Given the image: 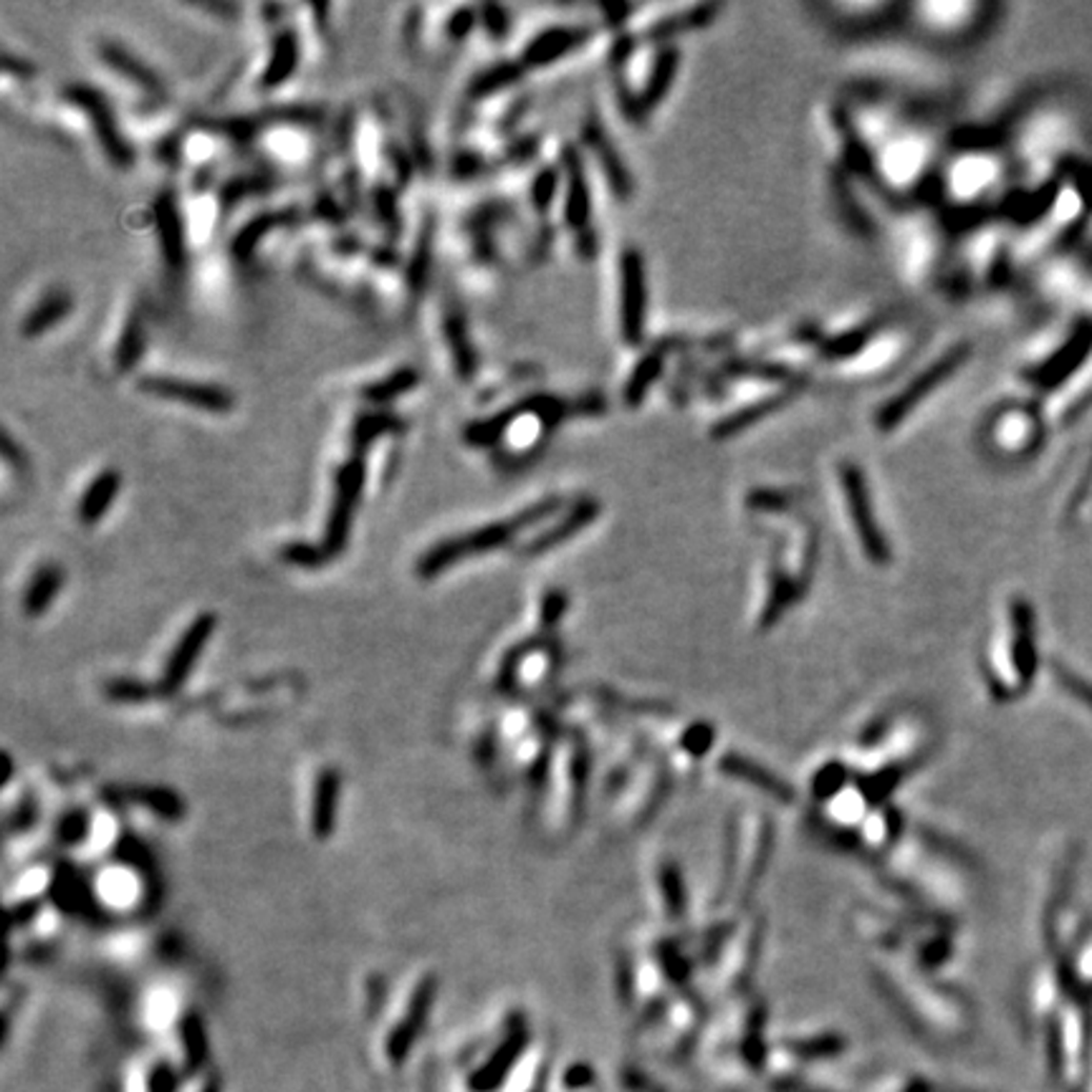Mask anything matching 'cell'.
Instances as JSON below:
<instances>
[{"mask_svg": "<svg viewBox=\"0 0 1092 1092\" xmlns=\"http://www.w3.org/2000/svg\"><path fill=\"white\" fill-rule=\"evenodd\" d=\"M420 382V372L412 367H400L392 375H387L385 380L372 382L362 390V398L372 405H387L392 400L403 398V395L412 392Z\"/></svg>", "mask_w": 1092, "mask_h": 1092, "instance_id": "obj_32", "label": "cell"}, {"mask_svg": "<svg viewBox=\"0 0 1092 1092\" xmlns=\"http://www.w3.org/2000/svg\"><path fill=\"white\" fill-rule=\"evenodd\" d=\"M598 513H600L598 501L580 499L574 506H569V511L564 513V517H560L554 524L546 526L544 531H539L537 537L529 539V542L524 544V549H521V554L539 557V554H546V551L557 549V546L567 542V539L577 537V533L585 529L587 524H592Z\"/></svg>", "mask_w": 1092, "mask_h": 1092, "instance_id": "obj_16", "label": "cell"}, {"mask_svg": "<svg viewBox=\"0 0 1092 1092\" xmlns=\"http://www.w3.org/2000/svg\"><path fill=\"white\" fill-rule=\"evenodd\" d=\"M364 453L367 448L364 445H351V456L347 463H342L337 470L335 479V499H331V511L326 519V531L322 549L326 560L342 554L347 549L349 531H351V519H355L357 506H360L362 488H364Z\"/></svg>", "mask_w": 1092, "mask_h": 1092, "instance_id": "obj_7", "label": "cell"}, {"mask_svg": "<svg viewBox=\"0 0 1092 1092\" xmlns=\"http://www.w3.org/2000/svg\"><path fill=\"white\" fill-rule=\"evenodd\" d=\"M400 430H405V423L398 416H392V412H362V416L357 418L355 428H351V445H364V448H369V443H372L375 438Z\"/></svg>", "mask_w": 1092, "mask_h": 1092, "instance_id": "obj_35", "label": "cell"}, {"mask_svg": "<svg viewBox=\"0 0 1092 1092\" xmlns=\"http://www.w3.org/2000/svg\"><path fill=\"white\" fill-rule=\"evenodd\" d=\"M984 5L969 3H924L913 5L915 26L924 31L926 36L938 41H956L974 34V28L982 23Z\"/></svg>", "mask_w": 1092, "mask_h": 1092, "instance_id": "obj_13", "label": "cell"}, {"mask_svg": "<svg viewBox=\"0 0 1092 1092\" xmlns=\"http://www.w3.org/2000/svg\"><path fill=\"white\" fill-rule=\"evenodd\" d=\"M1032 430L1034 423L1025 410H1002L989 420L987 441L1002 453H1009V450L1027 448L1025 443L1029 441V432Z\"/></svg>", "mask_w": 1092, "mask_h": 1092, "instance_id": "obj_27", "label": "cell"}, {"mask_svg": "<svg viewBox=\"0 0 1092 1092\" xmlns=\"http://www.w3.org/2000/svg\"><path fill=\"white\" fill-rule=\"evenodd\" d=\"M476 21H479V16H476L473 8H458L456 14L448 18V26H445V31H448V36L453 41H463L470 31H473Z\"/></svg>", "mask_w": 1092, "mask_h": 1092, "instance_id": "obj_46", "label": "cell"}, {"mask_svg": "<svg viewBox=\"0 0 1092 1092\" xmlns=\"http://www.w3.org/2000/svg\"><path fill=\"white\" fill-rule=\"evenodd\" d=\"M86 834H89V814L81 812V809L66 812L64 817L59 820V827H56V837H59V843H64L68 847L84 843Z\"/></svg>", "mask_w": 1092, "mask_h": 1092, "instance_id": "obj_40", "label": "cell"}, {"mask_svg": "<svg viewBox=\"0 0 1092 1092\" xmlns=\"http://www.w3.org/2000/svg\"><path fill=\"white\" fill-rule=\"evenodd\" d=\"M64 585V569L56 567V564H43L36 569V574L31 577L26 594H23V612L28 618H41L43 612L52 607L56 594L61 592Z\"/></svg>", "mask_w": 1092, "mask_h": 1092, "instance_id": "obj_29", "label": "cell"}, {"mask_svg": "<svg viewBox=\"0 0 1092 1092\" xmlns=\"http://www.w3.org/2000/svg\"><path fill=\"white\" fill-rule=\"evenodd\" d=\"M64 97L66 102H72L77 109L89 117L94 135H97L99 140V147L104 149L106 160H109L112 165L117 169H129L135 165V149L124 140L122 132H119L115 112H112L104 94H99L89 84H68L64 89Z\"/></svg>", "mask_w": 1092, "mask_h": 1092, "instance_id": "obj_8", "label": "cell"}, {"mask_svg": "<svg viewBox=\"0 0 1092 1092\" xmlns=\"http://www.w3.org/2000/svg\"><path fill=\"white\" fill-rule=\"evenodd\" d=\"M658 895H661L665 915L670 921H681L686 913V890H683L681 872L673 863H663L658 868Z\"/></svg>", "mask_w": 1092, "mask_h": 1092, "instance_id": "obj_34", "label": "cell"}, {"mask_svg": "<svg viewBox=\"0 0 1092 1092\" xmlns=\"http://www.w3.org/2000/svg\"><path fill=\"white\" fill-rule=\"evenodd\" d=\"M645 271L643 259L635 248H625L620 256V331L627 344L643 342L645 329Z\"/></svg>", "mask_w": 1092, "mask_h": 1092, "instance_id": "obj_11", "label": "cell"}, {"mask_svg": "<svg viewBox=\"0 0 1092 1092\" xmlns=\"http://www.w3.org/2000/svg\"><path fill=\"white\" fill-rule=\"evenodd\" d=\"M3 66L8 74H18V77H31L36 72L34 64H28L26 59H16L14 54L3 56Z\"/></svg>", "mask_w": 1092, "mask_h": 1092, "instance_id": "obj_49", "label": "cell"}, {"mask_svg": "<svg viewBox=\"0 0 1092 1092\" xmlns=\"http://www.w3.org/2000/svg\"><path fill=\"white\" fill-rule=\"evenodd\" d=\"M286 218L288 216H281V213H263V216L254 218L246 228L238 230V236L234 238L236 259H248V256L256 250V246L261 243V238L266 234H271L276 225H281V221H286Z\"/></svg>", "mask_w": 1092, "mask_h": 1092, "instance_id": "obj_36", "label": "cell"}, {"mask_svg": "<svg viewBox=\"0 0 1092 1092\" xmlns=\"http://www.w3.org/2000/svg\"><path fill=\"white\" fill-rule=\"evenodd\" d=\"M443 335L448 339L450 357H453L456 372L461 380H473L479 372V355H476L473 342L468 337V322L466 314L461 311V306L456 301H450L448 309L443 314Z\"/></svg>", "mask_w": 1092, "mask_h": 1092, "instance_id": "obj_22", "label": "cell"}, {"mask_svg": "<svg viewBox=\"0 0 1092 1092\" xmlns=\"http://www.w3.org/2000/svg\"><path fill=\"white\" fill-rule=\"evenodd\" d=\"M3 458L16 468L26 466V453H23V448L14 441V436H11L8 430L3 432Z\"/></svg>", "mask_w": 1092, "mask_h": 1092, "instance_id": "obj_48", "label": "cell"}, {"mask_svg": "<svg viewBox=\"0 0 1092 1092\" xmlns=\"http://www.w3.org/2000/svg\"><path fill=\"white\" fill-rule=\"evenodd\" d=\"M299 59H301V46H299L297 31H291V28L279 31V34L274 36V46H271V54H268L266 72L261 74V81H259L261 89L271 92V89H279L281 84H286V81L294 77V72L299 68Z\"/></svg>", "mask_w": 1092, "mask_h": 1092, "instance_id": "obj_24", "label": "cell"}, {"mask_svg": "<svg viewBox=\"0 0 1092 1092\" xmlns=\"http://www.w3.org/2000/svg\"><path fill=\"white\" fill-rule=\"evenodd\" d=\"M119 488H122V476L115 468H106L86 486L84 496L79 501V521L86 526H94L97 521H102L109 511V506L115 504Z\"/></svg>", "mask_w": 1092, "mask_h": 1092, "instance_id": "obj_26", "label": "cell"}, {"mask_svg": "<svg viewBox=\"0 0 1092 1092\" xmlns=\"http://www.w3.org/2000/svg\"><path fill=\"white\" fill-rule=\"evenodd\" d=\"M339 787H342V780H339V771L335 767L319 771L311 800V830L317 840H329L331 832H335Z\"/></svg>", "mask_w": 1092, "mask_h": 1092, "instance_id": "obj_23", "label": "cell"}, {"mask_svg": "<svg viewBox=\"0 0 1092 1092\" xmlns=\"http://www.w3.org/2000/svg\"><path fill=\"white\" fill-rule=\"evenodd\" d=\"M999 180V167L991 155L978 153V149H966L956 160H949V165L941 173V190L949 203L971 208L976 200H982L991 187Z\"/></svg>", "mask_w": 1092, "mask_h": 1092, "instance_id": "obj_9", "label": "cell"}, {"mask_svg": "<svg viewBox=\"0 0 1092 1092\" xmlns=\"http://www.w3.org/2000/svg\"><path fill=\"white\" fill-rule=\"evenodd\" d=\"M719 769H721V774L733 776L736 782H744V784H751V787H756V792L767 794L769 800L784 802V805L794 800L792 787H787L780 776L771 774V771L764 769L762 764L751 762V759H746L742 754H726L719 762Z\"/></svg>", "mask_w": 1092, "mask_h": 1092, "instance_id": "obj_20", "label": "cell"}, {"mask_svg": "<svg viewBox=\"0 0 1092 1092\" xmlns=\"http://www.w3.org/2000/svg\"><path fill=\"white\" fill-rule=\"evenodd\" d=\"M99 59H102L104 64L112 68V72L119 74V77L129 79L132 84L140 86L142 92L153 94V97H162V94H165V84H162V79L157 77L155 68H149L144 61L137 59L135 54L127 52L124 46H119V43H115V41L99 43Z\"/></svg>", "mask_w": 1092, "mask_h": 1092, "instance_id": "obj_21", "label": "cell"}, {"mask_svg": "<svg viewBox=\"0 0 1092 1092\" xmlns=\"http://www.w3.org/2000/svg\"><path fill=\"white\" fill-rule=\"evenodd\" d=\"M104 693L117 703H142L153 695V688L135 681V678H115V681L106 683Z\"/></svg>", "mask_w": 1092, "mask_h": 1092, "instance_id": "obj_41", "label": "cell"}, {"mask_svg": "<svg viewBox=\"0 0 1092 1092\" xmlns=\"http://www.w3.org/2000/svg\"><path fill=\"white\" fill-rule=\"evenodd\" d=\"M52 893L56 897V903H59L61 908H66L68 913H81L86 906H89V893H86V885L84 881H79L74 872H68V868H64V872H59L56 875V881L52 885Z\"/></svg>", "mask_w": 1092, "mask_h": 1092, "instance_id": "obj_37", "label": "cell"}, {"mask_svg": "<svg viewBox=\"0 0 1092 1092\" xmlns=\"http://www.w3.org/2000/svg\"><path fill=\"white\" fill-rule=\"evenodd\" d=\"M436 991H438L436 976H425L423 982L418 984L416 994H412V999H410V1007H407L405 1019L400 1022L398 1029H395L392 1037H390V1045H387V1050H390V1057L395 1059V1063H400V1059L407 1057V1050H410L412 1042H416V1037L420 1034V1029H423L425 1022H428L430 1007H432V1002H436Z\"/></svg>", "mask_w": 1092, "mask_h": 1092, "instance_id": "obj_18", "label": "cell"}, {"mask_svg": "<svg viewBox=\"0 0 1092 1092\" xmlns=\"http://www.w3.org/2000/svg\"><path fill=\"white\" fill-rule=\"evenodd\" d=\"M906 347V337L901 331H877L855 357H850L840 367H845L847 375H852V378H868V375L872 378V375L883 372L890 364L901 360Z\"/></svg>", "mask_w": 1092, "mask_h": 1092, "instance_id": "obj_19", "label": "cell"}, {"mask_svg": "<svg viewBox=\"0 0 1092 1092\" xmlns=\"http://www.w3.org/2000/svg\"><path fill=\"white\" fill-rule=\"evenodd\" d=\"M481 167H483V160L473 153H461V155H456V160H453V173L458 175V178H473Z\"/></svg>", "mask_w": 1092, "mask_h": 1092, "instance_id": "obj_47", "label": "cell"}, {"mask_svg": "<svg viewBox=\"0 0 1092 1092\" xmlns=\"http://www.w3.org/2000/svg\"><path fill=\"white\" fill-rule=\"evenodd\" d=\"M137 390L153 398L173 400V403L190 405L196 410L210 412V416H225L234 410L236 400L225 387L213 385V382H196L173 378V375H144L137 382Z\"/></svg>", "mask_w": 1092, "mask_h": 1092, "instance_id": "obj_10", "label": "cell"}, {"mask_svg": "<svg viewBox=\"0 0 1092 1092\" xmlns=\"http://www.w3.org/2000/svg\"><path fill=\"white\" fill-rule=\"evenodd\" d=\"M481 16H483V28L488 31V36H493V39H504V36L508 34L506 8H501V5H496V3H488L481 8Z\"/></svg>", "mask_w": 1092, "mask_h": 1092, "instance_id": "obj_45", "label": "cell"}, {"mask_svg": "<svg viewBox=\"0 0 1092 1092\" xmlns=\"http://www.w3.org/2000/svg\"><path fill=\"white\" fill-rule=\"evenodd\" d=\"M971 347L966 342L953 344V347L944 349L941 355L933 357L926 367H921L913 378L908 380V385L903 390H897L893 398H888L885 403L877 407L875 412V428L881 432H893L906 423L908 416H913L921 405L931 398L933 392L941 390L946 380H951L958 369L964 367V362L969 360Z\"/></svg>", "mask_w": 1092, "mask_h": 1092, "instance_id": "obj_5", "label": "cell"}, {"mask_svg": "<svg viewBox=\"0 0 1092 1092\" xmlns=\"http://www.w3.org/2000/svg\"><path fill=\"white\" fill-rule=\"evenodd\" d=\"M524 1042H526V1027L521 1025L519 1019H513V1025H511V1029H508L506 1039L499 1045V1050H496L491 1054V1059H488V1063L483 1065L479 1072H476V1077H473L476 1088L488 1090V1088H493V1085H499L501 1079H504V1075H508V1070H511L513 1063H517Z\"/></svg>", "mask_w": 1092, "mask_h": 1092, "instance_id": "obj_25", "label": "cell"}, {"mask_svg": "<svg viewBox=\"0 0 1092 1092\" xmlns=\"http://www.w3.org/2000/svg\"><path fill=\"white\" fill-rule=\"evenodd\" d=\"M524 72H526V68L521 66V61H501V64L488 66L486 72L476 74V77L470 79L468 97L470 99L491 97V94L506 89V86H511V84H517V81L524 77Z\"/></svg>", "mask_w": 1092, "mask_h": 1092, "instance_id": "obj_31", "label": "cell"}, {"mask_svg": "<svg viewBox=\"0 0 1092 1092\" xmlns=\"http://www.w3.org/2000/svg\"><path fill=\"white\" fill-rule=\"evenodd\" d=\"M72 309H74V299L68 291L46 294V297H43L39 304H36L34 309L23 317L21 335L26 339H36V337L46 335V331L54 329L56 324L64 322L68 314H72Z\"/></svg>", "mask_w": 1092, "mask_h": 1092, "instance_id": "obj_28", "label": "cell"}, {"mask_svg": "<svg viewBox=\"0 0 1092 1092\" xmlns=\"http://www.w3.org/2000/svg\"><path fill=\"white\" fill-rule=\"evenodd\" d=\"M144 342H147V335H144V314L140 306H137V309H132L127 314V322H124L122 335H119L115 355L119 372H129V369L140 362V357L144 355Z\"/></svg>", "mask_w": 1092, "mask_h": 1092, "instance_id": "obj_30", "label": "cell"}, {"mask_svg": "<svg viewBox=\"0 0 1092 1092\" xmlns=\"http://www.w3.org/2000/svg\"><path fill=\"white\" fill-rule=\"evenodd\" d=\"M129 796L167 822H178L185 817V802L169 787H137L132 789Z\"/></svg>", "mask_w": 1092, "mask_h": 1092, "instance_id": "obj_33", "label": "cell"}, {"mask_svg": "<svg viewBox=\"0 0 1092 1092\" xmlns=\"http://www.w3.org/2000/svg\"><path fill=\"white\" fill-rule=\"evenodd\" d=\"M182 1039L187 1045V1057L190 1063H205V1029L200 1025L198 1016H187L182 1022Z\"/></svg>", "mask_w": 1092, "mask_h": 1092, "instance_id": "obj_43", "label": "cell"}, {"mask_svg": "<svg viewBox=\"0 0 1092 1092\" xmlns=\"http://www.w3.org/2000/svg\"><path fill=\"white\" fill-rule=\"evenodd\" d=\"M36 908H39V903L36 901H28V903H23V906H16L14 910H11V926L28 924V921L36 915Z\"/></svg>", "mask_w": 1092, "mask_h": 1092, "instance_id": "obj_50", "label": "cell"}, {"mask_svg": "<svg viewBox=\"0 0 1092 1092\" xmlns=\"http://www.w3.org/2000/svg\"><path fill=\"white\" fill-rule=\"evenodd\" d=\"M567 594L560 592V589H549L542 600V625L554 627L562 620V614L567 612Z\"/></svg>", "mask_w": 1092, "mask_h": 1092, "instance_id": "obj_44", "label": "cell"}, {"mask_svg": "<svg viewBox=\"0 0 1092 1092\" xmlns=\"http://www.w3.org/2000/svg\"><path fill=\"white\" fill-rule=\"evenodd\" d=\"M564 173H567V203H564V221L572 230H577V248L582 256H592L594 236L589 230V185L585 167H582L580 153L574 147L564 149Z\"/></svg>", "mask_w": 1092, "mask_h": 1092, "instance_id": "obj_14", "label": "cell"}, {"mask_svg": "<svg viewBox=\"0 0 1092 1092\" xmlns=\"http://www.w3.org/2000/svg\"><path fill=\"white\" fill-rule=\"evenodd\" d=\"M837 483L843 493V504L847 521H850L855 542L865 557L875 564L890 562V546L885 542L881 524H877L875 508H872V496L865 481L863 470L855 461H843L837 466Z\"/></svg>", "mask_w": 1092, "mask_h": 1092, "instance_id": "obj_6", "label": "cell"}, {"mask_svg": "<svg viewBox=\"0 0 1092 1092\" xmlns=\"http://www.w3.org/2000/svg\"><path fill=\"white\" fill-rule=\"evenodd\" d=\"M153 213H155L157 238H160L162 259H165L167 268L180 271V268L185 266L187 250H185V228H182V218H180L178 198H175V193L162 190L160 196L155 198Z\"/></svg>", "mask_w": 1092, "mask_h": 1092, "instance_id": "obj_17", "label": "cell"}, {"mask_svg": "<svg viewBox=\"0 0 1092 1092\" xmlns=\"http://www.w3.org/2000/svg\"><path fill=\"white\" fill-rule=\"evenodd\" d=\"M557 190H560V173L551 167H544L539 169L537 178H533L531 182V205L533 210L539 213V216H546L551 208V203H554L557 198Z\"/></svg>", "mask_w": 1092, "mask_h": 1092, "instance_id": "obj_39", "label": "cell"}, {"mask_svg": "<svg viewBox=\"0 0 1092 1092\" xmlns=\"http://www.w3.org/2000/svg\"><path fill=\"white\" fill-rule=\"evenodd\" d=\"M771 837H774V827L767 814L744 812L733 820L731 837H728L726 893L739 906L749 901L754 885L762 881L769 863Z\"/></svg>", "mask_w": 1092, "mask_h": 1092, "instance_id": "obj_3", "label": "cell"}, {"mask_svg": "<svg viewBox=\"0 0 1092 1092\" xmlns=\"http://www.w3.org/2000/svg\"><path fill=\"white\" fill-rule=\"evenodd\" d=\"M432 234H436V223H432V218H428L423 225V234H420V238H418V246H416V254H412V259H410V266H407V281H410V288L416 294L425 286V281H428L430 259H432Z\"/></svg>", "mask_w": 1092, "mask_h": 1092, "instance_id": "obj_38", "label": "cell"}, {"mask_svg": "<svg viewBox=\"0 0 1092 1092\" xmlns=\"http://www.w3.org/2000/svg\"><path fill=\"white\" fill-rule=\"evenodd\" d=\"M612 787L614 822L632 832L661 809L668 794V769L658 756L632 751L630 759L612 774Z\"/></svg>", "mask_w": 1092, "mask_h": 1092, "instance_id": "obj_2", "label": "cell"}, {"mask_svg": "<svg viewBox=\"0 0 1092 1092\" xmlns=\"http://www.w3.org/2000/svg\"><path fill=\"white\" fill-rule=\"evenodd\" d=\"M216 625H218L216 614H210V612L198 614V618L187 625V630L182 632L180 640L175 643V648L167 658L165 673H162V681H160L162 693L173 695V693H178L182 686H185V681L190 678L193 668H196L198 658L203 655L205 645L210 643L213 632H216Z\"/></svg>", "mask_w": 1092, "mask_h": 1092, "instance_id": "obj_12", "label": "cell"}, {"mask_svg": "<svg viewBox=\"0 0 1092 1092\" xmlns=\"http://www.w3.org/2000/svg\"><path fill=\"white\" fill-rule=\"evenodd\" d=\"M875 162L870 169L877 182L893 193H910L921 187L931 175L933 165V137L924 129L897 127L888 140L872 149Z\"/></svg>", "mask_w": 1092, "mask_h": 1092, "instance_id": "obj_4", "label": "cell"}, {"mask_svg": "<svg viewBox=\"0 0 1092 1092\" xmlns=\"http://www.w3.org/2000/svg\"><path fill=\"white\" fill-rule=\"evenodd\" d=\"M592 31L587 26H549L539 31L521 54L524 68H544L557 64L564 56L580 52L589 41Z\"/></svg>", "mask_w": 1092, "mask_h": 1092, "instance_id": "obj_15", "label": "cell"}, {"mask_svg": "<svg viewBox=\"0 0 1092 1092\" xmlns=\"http://www.w3.org/2000/svg\"><path fill=\"white\" fill-rule=\"evenodd\" d=\"M560 504L562 501L557 499V496H549V499L537 501V504L526 506L524 511L513 513V517L479 526V529L473 531L458 533V537L443 539V542L430 546V549L420 557L416 572L420 580H432V577L443 574L445 569L456 567L458 562L470 560V557L491 554L496 549H504V546L511 544L521 531L554 517V513L560 511Z\"/></svg>", "mask_w": 1092, "mask_h": 1092, "instance_id": "obj_1", "label": "cell"}, {"mask_svg": "<svg viewBox=\"0 0 1092 1092\" xmlns=\"http://www.w3.org/2000/svg\"><path fill=\"white\" fill-rule=\"evenodd\" d=\"M281 560H286L288 564H294V567H304V569H317L319 564L326 562V554L322 546H311V544H286L284 549H281Z\"/></svg>", "mask_w": 1092, "mask_h": 1092, "instance_id": "obj_42", "label": "cell"}]
</instances>
